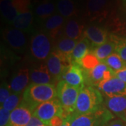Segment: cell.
<instances>
[{"label":"cell","mask_w":126,"mask_h":126,"mask_svg":"<svg viewBox=\"0 0 126 126\" xmlns=\"http://www.w3.org/2000/svg\"><path fill=\"white\" fill-rule=\"evenodd\" d=\"M56 4L51 0H43L37 5L34 10V14L38 20H44L54 15L56 11Z\"/></svg>","instance_id":"obj_21"},{"label":"cell","mask_w":126,"mask_h":126,"mask_svg":"<svg viewBox=\"0 0 126 126\" xmlns=\"http://www.w3.org/2000/svg\"><path fill=\"white\" fill-rule=\"evenodd\" d=\"M114 116L106 107H101L96 112L90 114L73 113L67 118L70 126H105Z\"/></svg>","instance_id":"obj_3"},{"label":"cell","mask_w":126,"mask_h":126,"mask_svg":"<svg viewBox=\"0 0 126 126\" xmlns=\"http://www.w3.org/2000/svg\"><path fill=\"white\" fill-rule=\"evenodd\" d=\"M116 41L115 36H111L110 39H109L108 41L102 45L95 47L92 52L100 62H103L109 56L116 53Z\"/></svg>","instance_id":"obj_20"},{"label":"cell","mask_w":126,"mask_h":126,"mask_svg":"<svg viewBox=\"0 0 126 126\" xmlns=\"http://www.w3.org/2000/svg\"><path fill=\"white\" fill-rule=\"evenodd\" d=\"M18 14L31 11V0H12Z\"/></svg>","instance_id":"obj_31"},{"label":"cell","mask_w":126,"mask_h":126,"mask_svg":"<svg viewBox=\"0 0 126 126\" xmlns=\"http://www.w3.org/2000/svg\"><path fill=\"white\" fill-rule=\"evenodd\" d=\"M33 111L22 102L11 112L9 126H27L31 119Z\"/></svg>","instance_id":"obj_15"},{"label":"cell","mask_w":126,"mask_h":126,"mask_svg":"<svg viewBox=\"0 0 126 126\" xmlns=\"http://www.w3.org/2000/svg\"><path fill=\"white\" fill-rule=\"evenodd\" d=\"M62 77L63 81L70 86L80 88L84 87V82L86 80L85 73L83 68L77 63H72Z\"/></svg>","instance_id":"obj_11"},{"label":"cell","mask_w":126,"mask_h":126,"mask_svg":"<svg viewBox=\"0 0 126 126\" xmlns=\"http://www.w3.org/2000/svg\"><path fill=\"white\" fill-rule=\"evenodd\" d=\"M57 98V90L52 83L30 84L23 94L22 103L32 111L41 104Z\"/></svg>","instance_id":"obj_1"},{"label":"cell","mask_w":126,"mask_h":126,"mask_svg":"<svg viewBox=\"0 0 126 126\" xmlns=\"http://www.w3.org/2000/svg\"><path fill=\"white\" fill-rule=\"evenodd\" d=\"M104 99L101 92L92 86L81 88L78 96L75 113L90 114L96 112L102 107Z\"/></svg>","instance_id":"obj_2"},{"label":"cell","mask_w":126,"mask_h":126,"mask_svg":"<svg viewBox=\"0 0 126 126\" xmlns=\"http://www.w3.org/2000/svg\"><path fill=\"white\" fill-rule=\"evenodd\" d=\"M66 20L67 19L60 14H54L44 21V30L50 38H55L60 33L63 32Z\"/></svg>","instance_id":"obj_17"},{"label":"cell","mask_w":126,"mask_h":126,"mask_svg":"<svg viewBox=\"0 0 126 126\" xmlns=\"http://www.w3.org/2000/svg\"><path fill=\"white\" fill-rule=\"evenodd\" d=\"M83 37L90 41L91 45L97 47L102 45L108 41V32L104 27L92 25L85 29Z\"/></svg>","instance_id":"obj_12"},{"label":"cell","mask_w":126,"mask_h":126,"mask_svg":"<svg viewBox=\"0 0 126 126\" xmlns=\"http://www.w3.org/2000/svg\"><path fill=\"white\" fill-rule=\"evenodd\" d=\"M91 46L90 41L85 37H83L82 39L79 41L71 55L72 63H79L82 59L90 53Z\"/></svg>","instance_id":"obj_24"},{"label":"cell","mask_w":126,"mask_h":126,"mask_svg":"<svg viewBox=\"0 0 126 126\" xmlns=\"http://www.w3.org/2000/svg\"><path fill=\"white\" fill-rule=\"evenodd\" d=\"M30 77L32 83L35 84H48L52 81V75L46 64H40L33 68L30 72Z\"/></svg>","instance_id":"obj_19"},{"label":"cell","mask_w":126,"mask_h":126,"mask_svg":"<svg viewBox=\"0 0 126 126\" xmlns=\"http://www.w3.org/2000/svg\"><path fill=\"white\" fill-rule=\"evenodd\" d=\"M84 73L88 83L96 86H99L102 82L115 77V72L102 62H100L92 69L84 71Z\"/></svg>","instance_id":"obj_9"},{"label":"cell","mask_w":126,"mask_h":126,"mask_svg":"<svg viewBox=\"0 0 126 126\" xmlns=\"http://www.w3.org/2000/svg\"><path fill=\"white\" fill-rule=\"evenodd\" d=\"M11 90L8 85H6L5 83H4L1 86V88H0V103H1V105H2L5 102V101L9 98V97L11 95Z\"/></svg>","instance_id":"obj_33"},{"label":"cell","mask_w":126,"mask_h":126,"mask_svg":"<svg viewBox=\"0 0 126 126\" xmlns=\"http://www.w3.org/2000/svg\"><path fill=\"white\" fill-rule=\"evenodd\" d=\"M27 126H48V123L43 121L39 118L32 115L31 119Z\"/></svg>","instance_id":"obj_34"},{"label":"cell","mask_w":126,"mask_h":126,"mask_svg":"<svg viewBox=\"0 0 126 126\" xmlns=\"http://www.w3.org/2000/svg\"><path fill=\"white\" fill-rule=\"evenodd\" d=\"M124 32H126V30H124Z\"/></svg>","instance_id":"obj_39"},{"label":"cell","mask_w":126,"mask_h":126,"mask_svg":"<svg viewBox=\"0 0 126 126\" xmlns=\"http://www.w3.org/2000/svg\"><path fill=\"white\" fill-rule=\"evenodd\" d=\"M112 0H87L86 14L90 20H104L108 17Z\"/></svg>","instance_id":"obj_7"},{"label":"cell","mask_w":126,"mask_h":126,"mask_svg":"<svg viewBox=\"0 0 126 126\" xmlns=\"http://www.w3.org/2000/svg\"><path fill=\"white\" fill-rule=\"evenodd\" d=\"M102 63H105L115 73L119 72L126 67V63L122 60L121 58L116 53H114L110 56H109Z\"/></svg>","instance_id":"obj_27"},{"label":"cell","mask_w":126,"mask_h":126,"mask_svg":"<svg viewBox=\"0 0 126 126\" xmlns=\"http://www.w3.org/2000/svg\"><path fill=\"white\" fill-rule=\"evenodd\" d=\"M11 117V111L3 107L0 108V126H8Z\"/></svg>","instance_id":"obj_32"},{"label":"cell","mask_w":126,"mask_h":126,"mask_svg":"<svg viewBox=\"0 0 126 126\" xmlns=\"http://www.w3.org/2000/svg\"><path fill=\"white\" fill-rule=\"evenodd\" d=\"M30 70L27 68L19 69L11 79L9 88L13 93H22L28 87L30 81Z\"/></svg>","instance_id":"obj_16"},{"label":"cell","mask_w":126,"mask_h":126,"mask_svg":"<svg viewBox=\"0 0 126 126\" xmlns=\"http://www.w3.org/2000/svg\"><path fill=\"white\" fill-rule=\"evenodd\" d=\"M23 100V96L21 93H12L9 97V98L5 101V102L1 107L7 109L9 111H14L20 104Z\"/></svg>","instance_id":"obj_28"},{"label":"cell","mask_w":126,"mask_h":126,"mask_svg":"<svg viewBox=\"0 0 126 126\" xmlns=\"http://www.w3.org/2000/svg\"><path fill=\"white\" fill-rule=\"evenodd\" d=\"M0 10L2 18L8 23H13L15 18L19 14L12 0H1Z\"/></svg>","instance_id":"obj_25"},{"label":"cell","mask_w":126,"mask_h":126,"mask_svg":"<svg viewBox=\"0 0 126 126\" xmlns=\"http://www.w3.org/2000/svg\"></svg>","instance_id":"obj_40"},{"label":"cell","mask_w":126,"mask_h":126,"mask_svg":"<svg viewBox=\"0 0 126 126\" xmlns=\"http://www.w3.org/2000/svg\"><path fill=\"white\" fill-rule=\"evenodd\" d=\"M97 88L106 97L126 95V83L116 77L102 82Z\"/></svg>","instance_id":"obj_10"},{"label":"cell","mask_w":126,"mask_h":126,"mask_svg":"<svg viewBox=\"0 0 126 126\" xmlns=\"http://www.w3.org/2000/svg\"><path fill=\"white\" fill-rule=\"evenodd\" d=\"M56 8L59 14L65 19L75 18L78 14L76 3L74 0H58Z\"/></svg>","instance_id":"obj_23"},{"label":"cell","mask_w":126,"mask_h":126,"mask_svg":"<svg viewBox=\"0 0 126 126\" xmlns=\"http://www.w3.org/2000/svg\"><path fill=\"white\" fill-rule=\"evenodd\" d=\"M30 51L34 58L43 60L48 58L51 53L50 37L44 32L35 33L31 39Z\"/></svg>","instance_id":"obj_5"},{"label":"cell","mask_w":126,"mask_h":126,"mask_svg":"<svg viewBox=\"0 0 126 126\" xmlns=\"http://www.w3.org/2000/svg\"><path fill=\"white\" fill-rule=\"evenodd\" d=\"M4 37L12 48L17 50H23L25 49L27 39L24 32L16 28H7L4 31Z\"/></svg>","instance_id":"obj_13"},{"label":"cell","mask_w":126,"mask_h":126,"mask_svg":"<svg viewBox=\"0 0 126 126\" xmlns=\"http://www.w3.org/2000/svg\"><path fill=\"white\" fill-rule=\"evenodd\" d=\"M32 115L43 121L48 123L56 116L63 117V109L59 99L55 98L39 104L33 111Z\"/></svg>","instance_id":"obj_8"},{"label":"cell","mask_w":126,"mask_h":126,"mask_svg":"<svg viewBox=\"0 0 126 126\" xmlns=\"http://www.w3.org/2000/svg\"><path fill=\"white\" fill-rule=\"evenodd\" d=\"M99 63L100 61L96 58V56L93 54V53L90 52L86 57L82 59L79 63L77 64H79L81 67L86 70H90L95 66H97Z\"/></svg>","instance_id":"obj_29"},{"label":"cell","mask_w":126,"mask_h":126,"mask_svg":"<svg viewBox=\"0 0 126 126\" xmlns=\"http://www.w3.org/2000/svg\"><path fill=\"white\" fill-rule=\"evenodd\" d=\"M115 77H118V79H120L121 81H124L126 83V67L124 68L123 69H122L119 72H117L115 73Z\"/></svg>","instance_id":"obj_37"},{"label":"cell","mask_w":126,"mask_h":126,"mask_svg":"<svg viewBox=\"0 0 126 126\" xmlns=\"http://www.w3.org/2000/svg\"><path fill=\"white\" fill-rule=\"evenodd\" d=\"M65 119L61 116H56L50 121L48 124V126H62Z\"/></svg>","instance_id":"obj_35"},{"label":"cell","mask_w":126,"mask_h":126,"mask_svg":"<svg viewBox=\"0 0 126 126\" xmlns=\"http://www.w3.org/2000/svg\"><path fill=\"white\" fill-rule=\"evenodd\" d=\"M81 89L80 88L69 85L63 80L59 81L56 87L57 98L63 107V117L64 119L75 112L76 104Z\"/></svg>","instance_id":"obj_4"},{"label":"cell","mask_w":126,"mask_h":126,"mask_svg":"<svg viewBox=\"0 0 126 126\" xmlns=\"http://www.w3.org/2000/svg\"><path fill=\"white\" fill-rule=\"evenodd\" d=\"M116 41V53L126 63V38H118L115 36Z\"/></svg>","instance_id":"obj_30"},{"label":"cell","mask_w":126,"mask_h":126,"mask_svg":"<svg viewBox=\"0 0 126 126\" xmlns=\"http://www.w3.org/2000/svg\"><path fill=\"white\" fill-rule=\"evenodd\" d=\"M62 126H70V124H69V123L67 121V119H65V121L64 122V123H63V125Z\"/></svg>","instance_id":"obj_38"},{"label":"cell","mask_w":126,"mask_h":126,"mask_svg":"<svg viewBox=\"0 0 126 126\" xmlns=\"http://www.w3.org/2000/svg\"><path fill=\"white\" fill-rule=\"evenodd\" d=\"M72 60L62 53L55 50L46 59V66L53 77H60L72 65Z\"/></svg>","instance_id":"obj_6"},{"label":"cell","mask_w":126,"mask_h":126,"mask_svg":"<svg viewBox=\"0 0 126 126\" xmlns=\"http://www.w3.org/2000/svg\"><path fill=\"white\" fill-rule=\"evenodd\" d=\"M104 104L113 116L126 122V95L106 97Z\"/></svg>","instance_id":"obj_14"},{"label":"cell","mask_w":126,"mask_h":126,"mask_svg":"<svg viewBox=\"0 0 126 126\" xmlns=\"http://www.w3.org/2000/svg\"><path fill=\"white\" fill-rule=\"evenodd\" d=\"M84 26L81 21L75 18L67 19L63 29L64 35L74 40L79 41L83 37Z\"/></svg>","instance_id":"obj_18"},{"label":"cell","mask_w":126,"mask_h":126,"mask_svg":"<svg viewBox=\"0 0 126 126\" xmlns=\"http://www.w3.org/2000/svg\"><path fill=\"white\" fill-rule=\"evenodd\" d=\"M78 42L79 41L74 40L65 36H60L59 37L58 40L57 41L55 50L71 58V55Z\"/></svg>","instance_id":"obj_26"},{"label":"cell","mask_w":126,"mask_h":126,"mask_svg":"<svg viewBox=\"0 0 126 126\" xmlns=\"http://www.w3.org/2000/svg\"><path fill=\"white\" fill-rule=\"evenodd\" d=\"M105 126H126V122L121 118H113Z\"/></svg>","instance_id":"obj_36"},{"label":"cell","mask_w":126,"mask_h":126,"mask_svg":"<svg viewBox=\"0 0 126 126\" xmlns=\"http://www.w3.org/2000/svg\"><path fill=\"white\" fill-rule=\"evenodd\" d=\"M34 14L32 11L20 13L15 18L12 25L14 28L18 29L23 32L31 31L34 23Z\"/></svg>","instance_id":"obj_22"}]
</instances>
